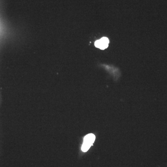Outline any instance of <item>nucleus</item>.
Returning <instances> with one entry per match:
<instances>
[{
  "mask_svg": "<svg viewBox=\"0 0 167 167\" xmlns=\"http://www.w3.org/2000/svg\"><path fill=\"white\" fill-rule=\"evenodd\" d=\"M95 138V136L94 134H88L85 136L84 139L83 143L82 146V150L84 152L87 151L94 142Z\"/></svg>",
  "mask_w": 167,
  "mask_h": 167,
  "instance_id": "1",
  "label": "nucleus"
},
{
  "mask_svg": "<svg viewBox=\"0 0 167 167\" xmlns=\"http://www.w3.org/2000/svg\"><path fill=\"white\" fill-rule=\"evenodd\" d=\"M109 42V40L108 39L107 37H103L101 38V39L96 41L95 45L97 48L103 50L108 47Z\"/></svg>",
  "mask_w": 167,
  "mask_h": 167,
  "instance_id": "2",
  "label": "nucleus"
}]
</instances>
